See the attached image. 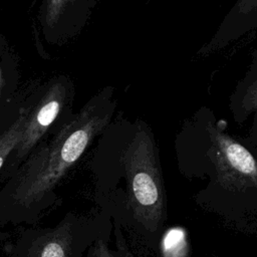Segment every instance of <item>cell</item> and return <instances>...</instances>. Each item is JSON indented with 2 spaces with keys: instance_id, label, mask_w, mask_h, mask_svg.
Wrapping results in <instances>:
<instances>
[{
  "instance_id": "obj_1",
  "label": "cell",
  "mask_w": 257,
  "mask_h": 257,
  "mask_svg": "<svg viewBox=\"0 0 257 257\" xmlns=\"http://www.w3.org/2000/svg\"><path fill=\"white\" fill-rule=\"evenodd\" d=\"M108 119V113H101L91 105L85 107L19 171L11 183L9 200L24 209L40 203L78 161Z\"/></svg>"
},
{
  "instance_id": "obj_6",
  "label": "cell",
  "mask_w": 257,
  "mask_h": 257,
  "mask_svg": "<svg viewBox=\"0 0 257 257\" xmlns=\"http://www.w3.org/2000/svg\"><path fill=\"white\" fill-rule=\"evenodd\" d=\"M28 112L21 109L15 121L0 136V169L10 153L18 146Z\"/></svg>"
},
{
  "instance_id": "obj_11",
  "label": "cell",
  "mask_w": 257,
  "mask_h": 257,
  "mask_svg": "<svg viewBox=\"0 0 257 257\" xmlns=\"http://www.w3.org/2000/svg\"><path fill=\"white\" fill-rule=\"evenodd\" d=\"M250 99H251V102L253 103V105L255 107H257V82L255 83V85L253 86V88L250 92Z\"/></svg>"
},
{
  "instance_id": "obj_7",
  "label": "cell",
  "mask_w": 257,
  "mask_h": 257,
  "mask_svg": "<svg viewBox=\"0 0 257 257\" xmlns=\"http://www.w3.org/2000/svg\"><path fill=\"white\" fill-rule=\"evenodd\" d=\"M165 257H184L187 254L186 235L182 229H171L163 239L162 245Z\"/></svg>"
},
{
  "instance_id": "obj_5",
  "label": "cell",
  "mask_w": 257,
  "mask_h": 257,
  "mask_svg": "<svg viewBox=\"0 0 257 257\" xmlns=\"http://www.w3.org/2000/svg\"><path fill=\"white\" fill-rule=\"evenodd\" d=\"M75 239L72 224L64 221L42 232L32 243L27 257H74Z\"/></svg>"
},
{
  "instance_id": "obj_3",
  "label": "cell",
  "mask_w": 257,
  "mask_h": 257,
  "mask_svg": "<svg viewBox=\"0 0 257 257\" xmlns=\"http://www.w3.org/2000/svg\"><path fill=\"white\" fill-rule=\"evenodd\" d=\"M214 160L221 182L230 187H257V162L251 153L230 137L210 130Z\"/></svg>"
},
{
  "instance_id": "obj_9",
  "label": "cell",
  "mask_w": 257,
  "mask_h": 257,
  "mask_svg": "<svg viewBox=\"0 0 257 257\" xmlns=\"http://www.w3.org/2000/svg\"><path fill=\"white\" fill-rule=\"evenodd\" d=\"M93 257H120V256L115 255L113 252H111L107 247V245L102 240H98L95 243V246L93 248Z\"/></svg>"
},
{
  "instance_id": "obj_8",
  "label": "cell",
  "mask_w": 257,
  "mask_h": 257,
  "mask_svg": "<svg viewBox=\"0 0 257 257\" xmlns=\"http://www.w3.org/2000/svg\"><path fill=\"white\" fill-rule=\"evenodd\" d=\"M67 0H47L45 20L48 26L54 25L62 14Z\"/></svg>"
},
{
  "instance_id": "obj_4",
  "label": "cell",
  "mask_w": 257,
  "mask_h": 257,
  "mask_svg": "<svg viewBox=\"0 0 257 257\" xmlns=\"http://www.w3.org/2000/svg\"><path fill=\"white\" fill-rule=\"evenodd\" d=\"M65 95V84L62 82L52 84L32 112L27 115L20 142L16 147L19 158L29 153L56 119L63 105Z\"/></svg>"
},
{
  "instance_id": "obj_2",
  "label": "cell",
  "mask_w": 257,
  "mask_h": 257,
  "mask_svg": "<svg viewBox=\"0 0 257 257\" xmlns=\"http://www.w3.org/2000/svg\"><path fill=\"white\" fill-rule=\"evenodd\" d=\"M128 205L135 219L155 232L166 216V194L151 137L141 131L124 154Z\"/></svg>"
},
{
  "instance_id": "obj_10",
  "label": "cell",
  "mask_w": 257,
  "mask_h": 257,
  "mask_svg": "<svg viewBox=\"0 0 257 257\" xmlns=\"http://www.w3.org/2000/svg\"><path fill=\"white\" fill-rule=\"evenodd\" d=\"M118 246H119V251H120V254H119L120 257H133L132 254L126 249L125 244L122 242V240L118 241Z\"/></svg>"
}]
</instances>
